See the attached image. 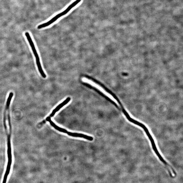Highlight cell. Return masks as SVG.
<instances>
[{
    "instance_id": "1",
    "label": "cell",
    "mask_w": 183,
    "mask_h": 183,
    "mask_svg": "<svg viewBox=\"0 0 183 183\" xmlns=\"http://www.w3.org/2000/svg\"><path fill=\"white\" fill-rule=\"evenodd\" d=\"M9 126V133H7V154L8 157V164H11L12 163V156L11 143V126L10 119L8 120Z\"/></svg>"
},
{
    "instance_id": "6",
    "label": "cell",
    "mask_w": 183,
    "mask_h": 183,
    "mask_svg": "<svg viewBox=\"0 0 183 183\" xmlns=\"http://www.w3.org/2000/svg\"><path fill=\"white\" fill-rule=\"evenodd\" d=\"M67 134H68L69 135L74 137H78L80 138H85V139L90 140V141H92L93 140V138L92 137L88 136L82 134H79V133H72L70 132H67Z\"/></svg>"
},
{
    "instance_id": "7",
    "label": "cell",
    "mask_w": 183,
    "mask_h": 183,
    "mask_svg": "<svg viewBox=\"0 0 183 183\" xmlns=\"http://www.w3.org/2000/svg\"><path fill=\"white\" fill-rule=\"evenodd\" d=\"M46 121H48L53 127H54L56 130L59 131V132L65 133H67V131L66 130V129L62 128L59 127L58 126L56 125L54 123V122H53L51 120V118H50V117H47V118H46Z\"/></svg>"
},
{
    "instance_id": "8",
    "label": "cell",
    "mask_w": 183,
    "mask_h": 183,
    "mask_svg": "<svg viewBox=\"0 0 183 183\" xmlns=\"http://www.w3.org/2000/svg\"><path fill=\"white\" fill-rule=\"evenodd\" d=\"M81 1V0H76L73 3L68 6V7H67L66 9L60 13L61 16L66 15L76 5H77L79 2H80Z\"/></svg>"
},
{
    "instance_id": "5",
    "label": "cell",
    "mask_w": 183,
    "mask_h": 183,
    "mask_svg": "<svg viewBox=\"0 0 183 183\" xmlns=\"http://www.w3.org/2000/svg\"><path fill=\"white\" fill-rule=\"evenodd\" d=\"M70 98L69 97H67L65 101H64L63 102H62L61 104L59 105L58 106H57V107L53 110L51 115L48 117L51 118L52 117H53L54 116L57 112H58L59 110L60 109H61L62 108H63L64 106H65V105L67 104V103L70 102Z\"/></svg>"
},
{
    "instance_id": "3",
    "label": "cell",
    "mask_w": 183,
    "mask_h": 183,
    "mask_svg": "<svg viewBox=\"0 0 183 183\" xmlns=\"http://www.w3.org/2000/svg\"><path fill=\"white\" fill-rule=\"evenodd\" d=\"M82 81H83V82L86 83H89L92 86L98 89L99 91H100L101 92H102V93L105 94L106 95H110L111 94L115 98H117L114 95L112 94V93H109V92H107L106 90H105L104 89H103L102 87L99 86L98 85L96 84L93 81L90 80L86 78H83L82 79Z\"/></svg>"
},
{
    "instance_id": "4",
    "label": "cell",
    "mask_w": 183,
    "mask_h": 183,
    "mask_svg": "<svg viewBox=\"0 0 183 183\" xmlns=\"http://www.w3.org/2000/svg\"><path fill=\"white\" fill-rule=\"evenodd\" d=\"M62 16L61 15L60 13L58 14V15H57L56 16H55V17L53 18L52 19H51L50 20L47 22L46 23H44L43 24H41L39 25L37 27L38 29H42L44 28H45L47 27V26H49L51 24H53V23H54L57 20V19L59 18L60 17H61Z\"/></svg>"
},
{
    "instance_id": "2",
    "label": "cell",
    "mask_w": 183,
    "mask_h": 183,
    "mask_svg": "<svg viewBox=\"0 0 183 183\" xmlns=\"http://www.w3.org/2000/svg\"><path fill=\"white\" fill-rule=\"evenodd\" d=\"M25 35L27 38L28 42H29L31 48L36 58V61L37 65H41L40 59L39 58L38 53L36 50L34 44L30 36V34L28 32H26L25 33Z\"/></svg>"
}]
</instances>
